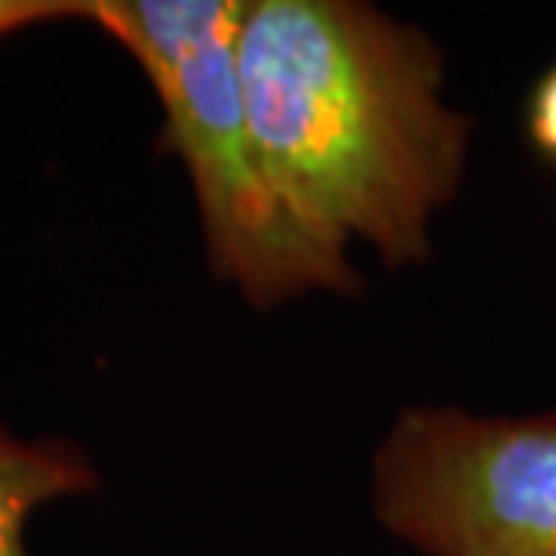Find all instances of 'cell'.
<instances>
[{"label":"cell","mask_w":556,"mask_h":556,"mask_svg":"<svg viewBox=\"0 0 556 556\" xmlns=\"http://www.w3.org/2000/svg\"><path fill=\"white\" fill-rule=\"evenodd\" d=\"M236 59L278 195L343 250L427 257L473 130L444 102L433 40L358 0H247Z\"/></svg>","instance_id":"6da1fadb"},{"label":"cell","mask_w":556,"mask_h":556,"mask_svg":"<svg viewBox=\"0 0 556 556\" xmlns=\"http://www.w3.org/2000/svg\"><path fill=\"white\" fill-rule=\"evenodd\" d=\"M247 0H87V15L135 54L163 105V141L185 163L210 271L253 307L307 293H362L348 250L278 195L239 84Z\"/></svg>","instance_id":"7a4b0ae2"},{"label":"cell","mask_w":556,"mask_h":556,"mask_svg":"<svg viewBox=\"0 0 556 556\" xmlns=\"http://www.w3.org/2000/svg\"><path fill=\"white\" fill-rule=\"evenodd\" d=\"M372 506L427 556H556V413L413 408L376 452Z\"/></svg>","instance_id":"3957f363"},{"label":"cell","mask_w":556,"mask_h":556,"mask_svg":"<svg viewBox=\"0 0 556 556\" xmlns=\"http://www.w3.org/2000/svg\"><path fill=\"white\" fill-rule=\"evenodd\" d=\"M94 484L98 470L80 444L22 441L0 427V556H29L26 520L54 498L91 492Z\"/></svg>","instance_id":"277c9868"},{"label":"cell","mask_w":556,"mask_h":556,"mask_svg":"<svg viewBox=\"0 0 556 556\" xmlns=\"http://www.w3.org/2000/svg\"><path fill=\"white\" fill-rule=\"evenodd\" d=\"M84 18L87 4L84 0H0V37L26 26H37V22H51V18Z\"/></svg>","instance_id":"5b68a950"},{"label":"cell","mask_w":556,"mask_h":556,"mask_svg":"<svg viewBox=\"0 0 556 556\" xmlns=\"http://www.w3.org/2000/svg\"><path fill=\"white\" fill-rule=\"evenodd\" d=\"M528 130H531V141L556 160V70H549L546 80H542L535 87V94H531Z\"/></svg>","instance_id":"8992f818"}]
</instances>
